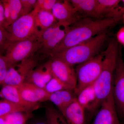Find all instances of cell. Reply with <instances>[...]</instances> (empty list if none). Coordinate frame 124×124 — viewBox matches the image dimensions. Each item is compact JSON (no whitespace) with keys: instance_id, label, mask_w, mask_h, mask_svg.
<instances>
[{"instance_id":"6da1fadb","label":"cell","mask_w":124,"mask_h":124,"mask_svg":"<svg viewBox=\"0 0 124 124\" xmlns=\"http://www.w3.org/2000/svg\"><path fill=\"white\" fill-rule=\"evenodd\" d=\"M122 17L93 19L84 17L67 28L64 38L50 54V56L75 46L104 32L117 24Z\"/></svg>"},{"instance_id":"7a4b0ae2","label":"cell","mask_w":124,"mask_h":124,"mask_svg":"<svg viewBox=\"0 0 124 124\" xmlns=\"http://www.w3.org/2000/svg\"><path fill=\"white\" fill-rule=\"evenodd\" d=\"M117 40H110L104 52L102 68L100 75L94 83L96 92L97 108L112 92L113 76L119 53Z\"/></svg>"},{"instance_id":"3957f363","label":"cell","mask_w":124,"mask_h":124,"mask_svg":"<svg viewBox=\"0 0 124 124\" xmlns=\"http://www.w3.org/2000/svg\"><path fill=\"white\" fill-rule=\"evenodd\" d=\"M107 38L106 32L101 33L51 57L58 58L72 66L79 65L99 54Z\"/></svg>"},{"instance_id":"277c9868","label":"cell","mask_w":124,"mask_h":124,"mask_svg":"<svg viewBox=\"0 0 124 124\" xmlns=\"http://www.w3.org/2000/svg\"><path fill=\"white\" fill-rule=\"evenodd\" d=\"M36 9L23 16L5 29L9 42L22 41L39 36L40 31L36 26Z\"/></svg>"},{"instance_id":"5b68a950","label":"cell","mask_w":124,"mask_h":124,"mask_svg":"<svg viewBox=\"0 0 124 124\" xmlns=\"http://www.w3.org/2000/svg\"><path fill=\"white\" fill-rule=\"evenodd\" d=\"M104 52L78 65L75 69L77 85L76 95L86 86L93 84L100 75L102 68Z\"/></svg>"},{"instance_id":"8992f818","label":"cell","mask_w":124,"mask_h":124,"mask_svg":"<svg viewBox=\"0 0 124 124\" xmlns=\"http://www.w3.org/2000/svg\"><path fill=\"white\" fill-rule=\"evenodd\" d=\"M40 48L38 37L22 41H8L5 50L8 68L14 66L18 63L29 58Z\"/></svg>"},{"instance_id":"52a82bcc","label":"cell","mask_w":124,"mask_h":124,"mask_svg":"<svg viewBox=\"0 0 124 124\" xmlns=\"http://www.w3.org/2000/svg\"><path fill=\"white\" fill-rule=\"evenodd\" d=\"M112 94L119 117L124 118V62L120 46L113 76Z\"/></svg>"},{"instance_id":"ba28073f","label":"cell","mask_w":124,"mask_h":124,"mask_svg":"<svg viewBox=\"0 0 124 124\" xmlns=\"http://www.w3.org/2000/svg\"><path fill=\"white\" fill-rule=\"evenodd\" d=\"M47 62L53 76L68 85L75 93L77 78L73 67L55 57H52L51 60Z\"/></svg>"},{"instance_id":"9c48e42d","label":"cell","mask_w":124,"mask_h":124,"mask_svg":"<svg viewBox=\"0 0 124 124\" xmlns=\"http://www.w3.org/2000/svg\"><path fill=\"white\" fill-rule=\"evenodd\" d=\"M51 12L57 22L64 27L70 26L84 18L68 0L58 1Z\"/></svg>"},{"instance_id":"30bf717a","label":"cell","mask_w":124,"mask_h":124,"mask_svg":"<svg viewBox=\"0 0 124 124\" xmlns=\"http://www.w3.org/2000/svg\"><path fill=\"white\" fill-rule=\"evenodd\" d=\"M92 124H120L112 92L102 103Z\"/></svg>"},{"instance_id":"8fae6325","label":"cell","mask_w":124,"mask_h":124,"mask_svg":"<svg viewBox=\"0 0 124 124\" xmlns=\"http://www.w3.org/2000/svg\"><path fill=\"white\" fill-rule=\"evenodd\" d=\"M17 87L21 97L26 101L38 104L39 102L49 100L50 94L35 85L24 82Z\"/></svg>"},{"instance_id":"7c38bea8","label":"cell","mask_w":124,"mask_h":124,"mask_svg":"<svg viewBox=\"0 0 124 124\" xmlns=\"http://www.w3.org/2000/svg\"><path fill=\"white\" fill-rule=\"evenodd\" d=\"M119 0H96V13L98 19L122 17L124 8Z\"/></svg>"},{"instance_id":"4fadbf2b","label":"cell","mask_w":124,"mask_h":124,"mask_svg":"<svg viewBox=\"0 0 124 124\" xmlns=\"http://www.w3.org/2000/svg\"><path fill=\"white\" fill-rule=\"evenodd\" d=\"M53 77L47 62L44 66L31 71L27 76L24 82L30 83L41 88L44 89Z\"/></svg>"},{"instance_id":"5bb4252c","label":"cell","mask_w":124,"mask_h":124,"mask_svg":"<svg viewBox=\"0 0 124 124\" xmlns=\"http://www.w3.org/2000/svg\"><path fill=\"white\" fill-rule=\"evenodd\" d=\"M0 97L31 110L35 109L38 106L37 104L31 103L25 101L21 97L17 86L11 85L3 86L0 91Z\"/></svg>"},{"instance_id":"9a60e30c","label":"cell","mask_w":124,"mask_h":124,"mask_svg":"<svg viewBox=\"0 0 124 124\" xmlns=\"http://www.w3.org/2000/svg\"><path fill=\"white\" fill-rule=\"evenodd\" d=\"M85 110L76 99L62 115L68 124H86Z\"/></svg>"},{"instance_id":"2e32d148","label":"cell","mask_w":124,"mask_h":124,"mask_svg":"<svg viewBox=\"0 0 124 124\" xmlns=\"http://www.w3.org/2000/svg\"><path fill=\"white\" fill-rule=\"evenodd\" d=\"M76 95L78 102L85 110L94 111L97 109V95L94 84L86 86Z\"/></svg>"},{"instance_id":"e0dca14e","label":"cell","mask_w":124,"mask_h":124,"mask_svg":"<svg viewBox=\"0 0 124 124\" xmlns=\"http://www.w3.org/2000/svg\"><path fill=\"white\" fill-rule=\"evenodd\" d=\"M76 98L74 90L66 89L51 94L49 100L57 107L62 114Z\"/></svg>"},{"instance_id":"ac0fdd59","label":"cell","mask_w":124,"mask_h":124,"mask_svg":"<svg viewBox=\"0 0 124 124\" xmlns=\"http://www.w3.org/2000/svg\"><path fill=\"white\" fill-rule=\"evenodd\" d=\"M2 1L7 28L22 16V7L20 0Z\"/></svg>"},{"instance_id":"d6986e66","label":"cell","mask_w":124,"mask_h":124,"mask_svg":"<svg viewBox=\"0 0 124 124\" xmlns=\"http://www.w3.org/2000/svg\"><path fill=\"white\" fill-rule=\"evenodd\" d=\"M78 13L84 17L98 19L96 13V0L69 1Z\"/></svg>"},{"instance_id":"ffe728a7","label":"cell","mask_w":124,"mask_h":124,"mask_svg":"<svg viewBox=\"0 0 124 124\" xmlns=\"http://www.w3.org/2000/svg\"><path fill=\"white\" fill-rule=\"evenodd\" d=\"M67 28H64V29L61 28L46 41L41 43L38 51L44 54L50 55L51 52L64 38L66 32Z\"/></svg>"},{"instance_id":"44dd1931","label":"cell","mask_w":124,"mask_h":124,"mask_svg":"<svg viewBox=\"0 0 124 124\" xmlns=\"http://www.w3.org/2000/svg\"><path fill=\"white\" fill-rule=\"evenodd\" d=\"M37 10L35 16L36 24L38 29L39 28L40 29V31L46 30L57 23L52 12Z\"/></svg>"},{"instance_id":"7402d4cb","label":"cell","mask_w":124,"mask_h":124,"mask_svg":"<svg viewBox=\"0 0 124 124\" xmlns=\"http://www.w3.org/2000/svg\"><path fill=\"white\" fill-rule=\"evenodd\" d=\"M24 82V79L19 75L14 66L9 68L1 85L3 86H17Z\"/></svg>"},{"instance_id":"603a6c76","label":"cell","mask_w":124,"mask_h":124,"mask_svg":"<svg viewBox=\"0 0 124 124\" xmlns=\"http://www.w3.org/2000/svg\"><path fill=\"white\" fill-rule=\"evenodd\" d=\"M31 111L5 99L0 101V116L17 112H29Z\"/></svg>"},{"instance_id":"cb8c5ba5","label":"cell","mask_w":124,"mask_h":124,"mask_svg":"<svg viewBox=\"0 0 124 124\" xmlns=\"http://www.w3.org/2000/svg\"><path fill=\"white\" fill-rule=\"evenodd\" d=\"M31 113L17 112L6 115L5 124H26L31 117Z\"/></svg>"},{"instance_id":"d4e9b609","label":"cell","mask_w":124,"mask_h":124,"mask_svg":"<svg viewBox=\"0 0 124 124\" xmlns=\"http://www.w3.org/2000/svg\"><path fill=\"white\" fill-rule=\"evenodd\" d=\"M44 89L50 94L63 90H72L68 85L54 76L46 85Z\"/></svg>"},{"instance_id":"484cf974","label":"cell","mask_w":124,"mask_h":124,"mask_svg":"<svg viewBox=\"0 0 124 124\" xmlns=\"http://www.w3.org/2000/svg\"><path fill=\"white\" fill-rule=\"evenodd\" d=\"M46 116L48 124H68L62 115H61L54 108H47Z\"/></svg>"},{"instance_id":"4316f807","label":"cell","mask_w":124,"mask_h":124,"mask_svg":"<svg viewBox=\"0 0 124 124\" xmlns=\"http://www.w3.org/2000/svg\"><path fill=\"white\" fill-rule=\"evenodd\" d=\"M57 1L56 0H37L35 8L38 10L51 12L54 5Z\"/></svg>"},{"instance_id":"83f0119b","label":"cell","mask_w":124,"mask_h":124,"mask_svg":"<svg viewBox=\"0 0 124 124\" xmlns=\"http://www.w3.org/2000/svg\"><path fill=\"white\" fill-rule=\"evenodd\" d=\"M8 68L6 58L0 53V85L2 84Z\"/></svg>"},{"instance_id":"f1b7e54d","label":"cell","mask_w":124,"mask_h":124,"mask_svg":"<svg viewBox=\"0 0 124 124\" xmlns=\"http://www.w3.org/2000/svg\"><path fill=\"white\" fill-rule=\"evenodd\" d=\"M22 7V16L31 13L34 9L37 0H20Z\"/></svg>"},{"instance_id":"f546056e","label":"cell","mask_w":124,"mask_h":124,"mask_svg":"<svg viewBox=\"0 0 124 124\" xmlns=\"http://www.w3.org/2000/svg\"><path fill=\"white\" fill-rule=\"evenodd\" d=\"M8 42L7 34L5 29H0V53L5 50L6 46Z\"/></svg>"},{"instance_id":"4dcf8cb0","label":"cell","mask_w":124,"mask_h":124,"mask_svg":"<svg viewBox=\"0 0 124 124\" xmlns=\"http://www.w3.org/2000/svg\"><path fill=\"white\" fill-rule=\"evenodd\" d=\"M0 23L3 24L5 29L7 28L4 14V8L2 1H0Z\"/></svg>"},{"instance_id":"1f68e13d","label":"cell","mask_w":124,"mask_h":124,"mask_svg":"<svg viewBox=\"0 0 124 124\" xmlns=\"http://www.w3.org/2000/svg\"><path fill=\"white\" fill-rule=\"evenodd\" d=\"M116 39L118 43L124 46V26L119 29L116 34Z\"/></svg>"},{"instance_id":"d6a6232c","label":"cell","mask_w":124,"mask_h":124,"mask_svg":"<svg viewBox=\"0 0 124 124\" xmlns=\"http://www.w3.org/2000/svg\"><path fill=\"white\" fill-rule=\"evenodd\" d=\"M6 115L0 116V124H5Z\"/></svg>"},{"instance_id":"836d02e7","label":"cell","mask_w":124,"mask_h":124,"mask_svg":"<svg viewBox=\"0 0 124 124\" xmlns=\"http://www.w3.org/2000/svg\"><path fill=\"white\" fill-rule=\"evenodd\" d=\"M34 124H48L47 122H37V123H35Z\"/></svg>"},{"instance_id":"e575fe53","label":"cell","mask_w":124,"mask_h":124,"mask_svg":"<svg viewBox=\"0 0 124 124\" xmlns=\"http://www.w3.org/2000/svg\"><path fill=\"white\" fill-rule=\"evenodd\" d=\"M124 13H123V18H124Z\"/></svg>"},{"instance_id":"d590c367","label":"cell","mask_w":124,"mask_h":124,"mask_svg":"<svg viewBox=\"0 0 124 124\" xmlns=\"http://www.w3.org/2000/svg\"><path fill=\"white\" fill-rule=\"evenodd\" d=\"M121 2H123V4H124V0H122L121 1Z\"/></svg>"}]
</instances>
